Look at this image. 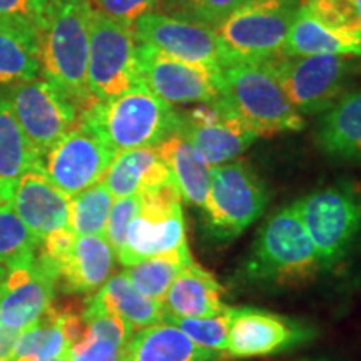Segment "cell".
I'll return each instance as SVG.
<instances>
[{
  "label": "cell",
  "mask_w": 361,
  "mask_h": 361,
  "mask_svg": "<svg viewBox=\"0 0 361 361\" xmlns=\"http://www.w3.org/2000/svg\"><path fill=\"white\" fill-rule=\"evenodd\" d=\"M89 0H47L37 25L39 69L80 112L97 101L89 89Z\"/></svg>",
  "instance_id": "1"
},
{
  "label": "cell",
  "mask_w": 361,
  "mask_h": 361,
  "mask_svg": "<svg viewBox=\"0 0 361 361\" xmlns=\"http://www.w3.org/2000/svg\"><path fill=\"white\" fill-rule=\"evenodd\" d=\"M322 271L314 245L306 233L298 204L281 207L261 226L241 266V281L266 288L310 283Z\"/></svg>",
  "instance_id": "2"
},
{
  "label": "cell",
  "mask_w": 361,
  "mask_h": 361,
  "mask_svg": "<svg viewBox=\"0 0 361 361\" xmlns=\"http://www.w3.org/2000/svg\"><path fill=\"white\" fill-rule=\"evenodd\" d=\"M219 97L256 135L301 130L305 117L295 109L271 67L234 62L221 69Z\"/></svg>",
  "instance_id": "3"
},
{
  "label": "cell",
  "mask_w": 361,
  "mask_h": 361,
  "mask_svg": "<svg viewBox=\"0 0 361 361\" xmlns=\"http://www.w3.org/2000/svg\"><path fill=\"white\" fill-rule=\"evenodd\" d=\"M80 119L117 152L157 146L178 130V111L139 84L109 101L96 102Z\"/></svg>",
  "instance_id": "4"
},
{
  "label": "cell",
  "mask_w": 361,
  "mask_h": 361,
  "mask_svg": "<svg viewBox=\"0 0 361 361\" xmlns=\"http://www.w3.org/2000/svg\"><path fill=\"white\" fill-rule=\"evenodd\" d=\"M300 7V0H245L214 27L228 66L266 62L283 54Z\"/></svg>",
  "instance_id": "5"
},
{
  "label": "cell",
  "mask_w": 361,
  "mask_h": 361,
  "mask_svg": "<svg viewBox=\"0 0 361 361\" xmlns=\"http://www.w3.org/2000/svg\"><path fill=\"white\" fill-rule=\"evenodd\" d=\"M268 189L245 161H231L211 169V186L204 201L206 233L228 243L245 233L264 213Z\"/></svg>",
  "instance_id": "6"
},
{
  "label": "cell",
  "mask_w": 361,
  "mask_h": 361,
  "mask_svg": "<svg viewBox=\"0 0 361 361\" xmlns=\"http://www.w3.org/2000/svg\"><path fill=\"white\" fill-rule=\"evenodd\" d=\"M322 271L343 263L361 238V197L350 186L319 189L296 201Z\"/></svg>",
  "instance_id": "7"
},
{
  "label": "cell",
  "mask_w": 361,
  "mask_h": 361,
  "mask_svg": "<svg viewBox=\"0 0 361 361\" xmlns=\"http://www.w3.org/2000/svg\"><path fill=\"white\" fill-rule=\"evenodd\" d=\"M137 49L134 25L94 8L90 17L87 79L90 94L97 102L109 101L142 84Z\"/></svg>",
  "instance_id": "8"
},
{
  "label": "cell",
  "mask_w": 361,
  "mask_h": 361,
  "mask_svg": "<svg viewBox=\"0 0 361 361\" xmlns=\"http://www.w3.org/2000/svg\"><path fill=\"white\" fill-rule=\"evenodd\" d=\"M351 56H301L284 54L264 64L276 74L290 102L301 114H316L331 109L345 96L355 62Z\"/></svg>",
  "instance_id": "9"
},
{
  "label": "cell",
  "mask_w": 361,
  "mask_h": 361,
  "mask_svg": "<svg viewBox=\"0 0 361 361\" xmlns=\"http://www.w3.org/2000/svg\"><path fill=\"white\" fill-rule=\"evenodd\" d=\"M114 157V149L78 117L69 133L40 157L39 169L54 186L72 197L99 183Z\"/></svg>",
  "instance_id": "10"
},
{
  "label": "cell",
  "mask_w": 361,
  "mask_h": 361,
  "mask_svg": "<svg viewBox=\"0 0 361 361\" xmlns=\"http://www.w3.org/2000/svg\"><path fill=\"white\" fill-rule=\"evenodd\" d=\"M6 96L39 157L61 141L79 117L69 97L45 79L35 78L12 85Z\"/></svg>",
  "instance_id": "11"
},
{
  "label": "cell",
  "mask_w": 361,
  "mask_h": 361,
  "mask_svg": "<svg viewBox=\"0 0 361 361\" xmlns=\"http://www.w3.org/2000/svg\"><path fill=\"white\" fill-rule=\"evenodd\" d=\"M229 331L224 355L228 358H255L283 353L305 345L316 329L305 322L251 306L229 308Z\"/></svg>",
  "instance_id": "12"
},
{
  "label": "cell",
  "mask_w": 361,
  "mask_h": 361,
  "mask_svg": "<svg viewBox=\"0 0 361 361\" xmlns=\"http://www.w3.org/2000/svg\"><path fill=\"white\" fill-rule=\"evenodd\" d=\"M134 32L139 44L151 45L189 64L213 72L228 66L214 29L202 22L152 12L135 22Z\"/></svg>",
  "instance_id": "13"
},
{
  "label": "cell",
  "mask_w": 361,
  "mask_h": 361,
  "mask_svg": "<svg viewBox=\"0 0 361 361\" xmlns=\"http://www.w3.org/2000/svg\"><path fill=\"white\" fill-rule=\"evenodd\" d=\"M137 57L141 82L169 106L209 102L219 97L221 72L179 61L146 44H139Z\"/></svg>",
  "instance_id": "14"
},
{
  "label": "cell",
  "mask_w": 361,
  "mask_h": 361,
  "mask_svg": "<svg viewBox=\"0 0 361 361\" xmlns=\"http://www.w3.org/2000/svg\"><path fill=\"white\" fill-rule=\"evenodd\" d=\"M57 283L56 269L39 255L29 266L8 269L0 286V322L16 331L32 326L52 306Z\"/></svg>",
  "instance_id": "15"
},
{
  "label": "cell",
  "mask_w": 361,
  "mask_h": 361,
  "mask_svg": "<svg viewBox=\"0 0 361 361\" xmlns=\"http://www.w3.org/2000/svg\"><path fill=\"white\" fill-rule=\"evenodd\" d=\"M84 331L82 311L51 306L32 326L19 333L11 361H51L69 356Z\"/></svg>",
  "instance_id": "16"
},
{
  "label": "cell",
  "mask_w": 361,
  "mask_h": 361,
  "mask_svg": "<svg viewBox=\"0 0 361 361\" xmlns=\"http://www.w3.org/2000/svg\"><path fill=\"white\" fill-rule=\"evenodd\" d=\"M71 197L57 189L39 168L29 169L13 189L11 206L39 238L69 224Z\"/></svg>",
  "instance_id": "17"
},
{
  "label": "cell",
  "mask_w": 361,
  "mask_h": 361,
  "mask_svg": "<svg viewBox=\"0 0 361 361\" xmlns=\"http://www.w3.org/2000/svg\"><path fill=\"white\" fill-rule=\"evenodd\" d=\"M114 251L102 234L78 236L72 250L56 266L62 291L90 295L101 290L114 268Z\"/></svg>",
  "instance_id": "18"
},
{
  "label": "cell",
  "mask_w": 361,
  "mask_h": 361,
  "mask_svg": "<svg viewBox=\"0 0 361 361\" xmlns=\"http://www.w3.org/2000/svg\"><path fill=\"white\" fill-rule=\"evenodd\" d=\"M183 245H188L183 207L164 214L139 213L130 221L126 247L117 259L128 268Z\"/></svg>",
  "instance_id": "19"
},
{
  "label": "cell",
  "mask_w": 361,
  "mask_h": 361,
  "mask_svg": "<svg viewBox=\"0 0 361 361\" xmlns=\"http://www.w3.org/2000/svg\"><path fill=\"white\" fill-rule=\"evenodd\" d=\"M224 295V288L218 279L192 259L178 274L162 300L164 318L166 316L173 318L216 316L228 308L223 301Z\"/></svg>",
  "instance_id": "20"
},
{
  "label": "cell",
  "mask_w": 361,
  "mask_h": 361,
  "mask_svg": "<svg viewBox=\"0 0 361 361\" xmlns=\"http://www.w3.org/2000/svg\"><path fill=\"white\" fill-rule=\"evenodd\" d=\"M176 133L191 142L211 168L238 159L258 137L228 106L226 114L214 123L184 124L179 121Z\"/></svg>",
  "instance_id": "21"
},
{
  "label": "cell",
  "mask_w": 361,
  "mask_h": 361,
  "mask_svg": "<svg viewBox=\"0 0 361 361\" xmlns=\"http://www.w3.org/2000/svg\"><path fill=\"white\" fill-rule=\"evenodd\" d=\"M224 353L202 348L174 324L162 322L137 329L126 346L124 361H223Z\"/></svg>",
  "instance_id": "22"
},
{
  "label": "cell",
  "mask_w": 361,
  "mask_h": 361,
  "mask_svg": "<svg viewBox=\"0 0 361 361\" xmlns=\"http://www.w3.org/2000/svg\"><path fill=\"white\" fill-rule=\"evenodd\" d=\"M173 179L156 146L117 152L101 179L114 200L135 196Z\"/></svg>",
  "instance_id": "23"
},
{
  "label": "cell",
  "mask_w": 361,
  "mask_h": 361,
  "mask_svg": "<svg viewBox=\"0 0 361 361\" xmlns=\"http://www.w3.org/2000/svg\"><path fill=\"white\" fill-rule=\"evenodd\" d=\"M82 311L87 313H114L126 319L135 331L162 323L164 306L162 301L142 295L130 284L124 273L107 279V283L94 295Z\"/></svg>",
  "instance_id": "24"
},
{
  "label": "cell",
  "mask_w": 361,
  "mask_h": 361,
  "mask_svg": "<svg viewBox=\"0 0 361 361\" xmlns=\"http://www.w3.org/2000/svg\"><path fill=\"white\" fill-rule=\"evenodd\" d=\"M161 159L168 164L183 200L192 206L204 204L211 186V166L179 133L157 144Z\"/></svg>",
  "instance_id": "25"
},
{
  "label": "cell",
  "mask_w": 361,
  "mask_h": 361,
  "mask_svg": "<svg viewBox=\"0 0 361 361\" xmlns=\"http://www.w3.org/2000/svg\"><path fill=\"white\" fill-rule=\"evenodd\" d=\"M85 331L69 351L71 361H124L135 329L114 313L82 311Z\"/></svg>",
  "instance_id": "26"
},
{
  "label": "cell",
  "mask_w": 361,
  "mask_h": 361,
  "mask_svg": "<svg viewBox=\"0 0 361 361\" xmlns=\"http://www.w3.org/2000/svg\"><path fill=\"white\" fill-rule=\"evenodd\" d=\"M39 154L22 130L6 94H0V189L11 204L13 189L27 171L39 168Z\"/></svg>",
  "instance_id": "27"
},
{
  "label": "cell",
  "mask_w": 361,
  "mask_h": 361,
  "mask_svg": "<svg viewBox=\"0 0 361 361\" xmlns=\"http://www.w3.org/2000/svg\"><path fill=\"white\" fill-rule=\"evenodd\" d=\"M316 137L326 154L361 162V90L345 94L328 109Z\"/></svg>",
  "instance_id": "28"
},
{
  "label": "cell",
  "mask_w": 361,
  "mask_h": 361,
  "mask_svg": "<svg viewBox=\"0 0 361 361\" xmlns=\"http://www.w3.org/2000/svg\"><path fill=\"white\" fill-rule=\"evenodd\" d=\"M283 54L301 56H351L361 57V40H355L329 30L311 16L303 4L298 8Z\"/></svg>",
  "instance_id": "29"
},
{
  "label": "cell",
  "mask_w": 361,
  "mask_h": 361,
  "mask_svg": "<svg viewBox=\"0 0 361 361\" xmlns=\"http://www.w3.org/2000/svg\"><path fill=\"white\" fill-rule=\"evenodd\" d=\"M37 34L30 27L0 20V85L32 80L39 75Z\"/></svg>",
  "instance_id": "30"
},
{
  "label": "cell",
  "mask_w": 361,
  "mask_h": 361,
  "mask_svg": "<svg viewBox=\"0 0 361 361\" xmlns=\"http://www.w3.org/2000/svg\"><path fill=\"white\" fill-rule=\"evenodd\" d=\"M192 261L188 245L176 247L173 251L162 252L154 258L144 259L141 263L128 266L123 273L130 284L142 295L162 301L169 286L178 274Z\"/></svg>",
  "instance_id": "31"
},
{
  "label": "cell",
  "mask_w": 361,
  "mask_h": 361,
  "mask_svg": "<svg viewBox=\"0 0 361 361\" xmlns=\"http://www.w3.org/2000/svg\"><path fill=\"white\" fill-rule=\"evenodd\" d=\"M42 238L30 231L11 204L0 206V264L24 268L37 258Z\"/></svg>",
  "instance_id": "32"
},
{
  "label": "cell",
  "mask_w": 361,
  "mask_h": 361,
  "mask_svg": "<svg viewBox=\"0 0 361 361\" xmlns=\"http://www.w3.org/2000/svg\"><path fill=\"white\" fill-rule=\"evenodd\" d=\"M114 196L104 186L102 180L82 192L71 197L69 202V228L78 236L102 234L106 229Z\"/></svg>",
  "instance_id": "33"
},
{
  "label": "cell",
  "mask_w": 361,
  "mask_h": 361,
  "mask_svg": "<svg viewBox=\"0 0 361 361\" xmlns=\"http://www.w3.org/2000/svg\"><path fill=\"white\" fill-rule=\"evenodd\" d=\"M303 6L326 29L361 40V19L355 0H306Z\"/></svg>",
  "instance_id": "34"
},
{
  "label": "cell",
  "mask_w": 361,
  "mask_h": 361,
  "mask_svg": "<svg viewBox=\"0 0 361 361\" xmlns=\"http://www.w3.org/2000/svg\"><path fill=\"white\" fill-rule=\"evenodd\" d=\"M162 322H168L178 326L184 335L191 338L196 345L202 346V348L224 353L229 331L228 308L223 313L206 316V318H173V316H166Z\"/></svg>",
  "instance_id": "35"
},
{
  "label": "cell",
  "mask_w": 361,
  "mask_h": 361,
  "mask_svg": "<svg viewBox=\"0 0 361 361\" xmlns=\"http://www.w3.org/2000/svg\"><path fill=\"white\" fill-rule=\"evenodd\" d=\"M139 206H141L139 194H135V196L119 197L111 207L106 229H104V238L107 239L116 256L124 251L129 224L139 214Z\"/></svg>",
  "instance_id": "36"
},
{
  "label": "cell",
  "mask_w": 361,
  "mask_h": 361,
  "mask_svg": "<svg viewBox=\"0 0 361 361\" xmlns=\"http://www.w3.org/2000/svg\"><path fill=\"white\" fill-rule=\"evenodd\" d=\"M243 2L245 0H178V6L183 11V16L179 17L202 22L214 29Z\"/></svg>",
  "instance_id": "37"
},
{
  "label": "cell",
  "mask_w": 361,
  "mask_h": 361,
  "mask_svg": "<svg viewBox=\"0 0 361 361\" xmlns=\"http://www.w3.org/2000/svg\"><path fill=\"white\" fill-rule=\"evenodd\" d=\"M96 4V11L104 16L134 25L141 17L152 13L159 7L161 0H89Z\"/></svg>",
  "instance_id": "38"
},
{
  "label": "cell",
  "mask_w": 361,
  "mask_h": 361,
  "mask_svg": "<svg viewBox=\"0 0 361 361\" xmlns=\"http://www.w3.org/2000/svg\"><path fill=\"white\" fill-rule=\"evenodd\" d=\"M47 0H0V20L37 30Z\"/></svg>",
  "instance_id": "39"
},
{
  "label": "cell",
  "mask_w": 361,
  "mask_h": 361,
  "mask_svg": "<svg viewBox=\"0 0 361 361\" xmlns=\"http://www.w3.org/2000/svg\"><path fill=\"white\" fill-rule=\"evenodd\" d=\"M20 331L7 328L0 322V361H11L13 355V346H16L17 336Z\"/></svg>",
  "instance_id": "40"
},
{
  "label": "cell",
  "mask_w": 361,
  "mask_h": 361,
  "mask_svg": "<svg viewBox=\"0 0 361 361\" xmlns=\"http://www.w3.org/2000/svg\"><path fill=\"white\" fill-rule=\"evenodd\" d=\"M7 274H8V269L6 268V266H2V264H0V286H2L4 279L7 278Z\"/></svg>",
  "instance_id": "41"
},
{
  "label": "cell",
  "mask_w": 361,
  "mask_h": 361,
  "mask_svg": "<svg viewBox=\"0 0 361 361\" xmlns=\"http://www.w3.org/2000/svg\"><path fill=\"white\" fill-rule=\"evenodd\" d=\"M51 361H71L69 356H62V358H56V360H51Z\"/></svg>",
  "instance_id": "42"
},
{
  "label": "cell",
  "mask_w": 361,
  "mask_h": 361,
  "mask_svg": "<svg viewBox=\"0 0 361 361\" xmlns=\"http://www.w3.org/2000/svg\"><path fill=\"white\" fill-rule=\"evenodd\" d=\"M356 6H358V12H360V19H361V0H355Z\"/></svg>",
  "instance_id": "43"
},
{
  "label": "cell",
  "mask_w": 361,
  "mask_h": 361,
  "mask_svg": "<svg viewBox=\"0 0 361 361\" xmlns=\"http://www.w3.org/2000/svg\"><path fill=\"white\" fill-rule=\"evenodd\" d=\"M6 202H4V196H2V189H0V206H4Z\"/></svg>",
  "instance_id": "44"
},
{
  "label": "cell",
  "mask_w": 361,
  "mask_h": 361,
  "mask_svg": "<svg viewBox=\"0 0 361 361\" xmlns=\"http://www.w3.org/2000/svg\"><path fill=\"white\" fill-rule=\"evenodd\" d=\"M306 361H310V360H306ZM318 361H324V360H318Z\"/></svg>",
  "instance_id": "45"
}]
</instances>
